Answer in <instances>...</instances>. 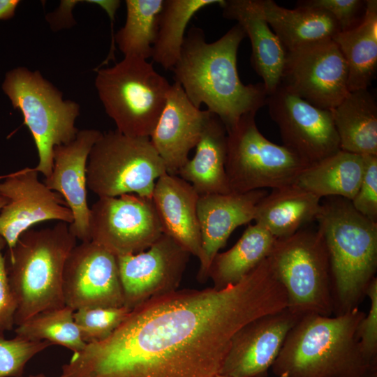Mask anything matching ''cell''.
<instances>
[{
  "instance_id": "6da1fadb",
  "label": "cell",
  "mask_w": 377,
  "mask_h": 377,
  "mask_svg": "<svg viewBox=\"0 0 377 377\" xmlns=\"http://www.w3.org/2000/svg\"><path fill=\"white\" fill-rule=\"evenodd\" d=\"M287 306L266 258L225 288L176 289L138 304L106 339L73 353L59 377H215L242 327Z\"/></svg>"
},
{
  "instance_id": "7a4b0ae2",
  "label": "cell",
  "mask_w": 377,
  "mask_h": 377,
  "mask_svg": "<svg viewBox=\"0 0 377 377\" xmlns=\"http://www.w3.org/2000/svg\"><path fill=\"white\" fill-rule=\"evenodd\" d=\"M245 36L236 24L217 40L207 43L204 31L191 27L172 69L175 82L189 101L198 108L205 104L227 131L243 115L256 114L266 105L268 96L262 82L244 84L239 77L237 51Z\"/></svg>"
},
{
  "instance_id": "3957f363",
  "label": "cell",
  "mask_w": 377,
  "mask_h": 377,
  "mask_svg": "<svg viewBox=\"0 0 377 377\" xmlns=\"http://www.w3.org/2000/svg\"><path fill=\"white\" fill-rule=\"evenodd\" d=\"M366 313L355 308L334 317L302 316L272 366L277 377H376V362L362 353L357 329Z\"/></svg>"
},
{
  "instance_id": "277c9868",
  "label": "cell",
  "mask_w": 377,
  "mask_h": 377,
  "mask_svg": "<svg viewBox=\"0 0 377 377\" xmlns=\"http://www.w3.org/2000/svg\"><path fill=\"white\" fill-rule=\"evenodd\" d=\"M316 220L328 251L334 313L338 316L358 308L376 277L377 222L339 197L321 204Z\"/></svg>"
},
{
  "instance_id": "5b68a950",
  "label": "cell",
  "mask_w": 377,
  "mask_h": 377,
  "mask_svg": "<svg viewBox=\"0 0 377 377\" xmlns=\"http://www.w3.org/2000/svg\"><path fill=\"white\" fill-rule=\"evenodd\" d=\"M69 224L58 222L40 230L29 229L4 256L10 288L17 300L15 325L33 316L65 305L62 293L66 260L77 245Z\"/></svg>"
},
{
  "instance_id": "8992f818",
  "label": "cell",
  "mask_w": 377,
  "mask_h": 377,
  "mask_svg": "<svg viewBox=\"0 0 377 377\" xmlns=\"http://www.w3.org/2000/svg\"><path fill=\"white\" fill-rule=\"evenodd\" d=\"M95 87L117 131L150 138L170 84L147 60L126 57L113 66L97 70Z\"/></svg>"
},
{
  "instance_id": "52a82bcc",
  "label": "cell",
  "mask_w": 377,
  "mask_h": 377,
  "mask_svg": "<svg viewBox=\"0 0 377 377\" xmlns=\"http://www.w3.org/2000/svg\"><path fill=\"white\" fill-rule=\"evenodd\" d=\"M15 109L19 110L34 140L38 163L33 168L48 177L52 171L54 149L75 139L80 106L64 100L62 92L38 71L19 67L6 73L2 84Z\"/></svg>"
},
{
  "instance_id": "ba28073f",
  "label": "cell",
  "mask_w": 377,
  "mask_h": 377,
  "mask_svg": "<svg viewBox=\"0 0 377 377\" xmlns=\"http://www.w3.org/2000/svg\"><path fill=\"white\" fill-rule=\"evenodd\" d=\"M268 258L290 311L300 316L334 313L330 258L318 230L300 229L276 239Z\"/></svg>"
},
{
  "instance_id": "9c48e42d",
  "label": "cell",
  "mask_w": 377,
  "mask_h": 377,
  "mask_svg": "<svg viewBox=\"0 0 377 377\" xmlns=\"http://www.w3.org/2000/svg\"><path fill=\"white\" fill-rule=\"evenodd\" d=\"M165 172L149 138L109 131L102 133L89 153L87 184L98 198L136 194L151 198L156 180Z\"/></svg>"
},
{
  "instance_id": "30bf717a",
  "label": "cell",
  "mask_w": 377,
  "mask_h": 377,
  "mask_svg": "<svg viewBox=\"0 0 377 377\" xmlns=\"http://www.w3.org/2000/svg\"><path fill=\"white\" fill-rule=\"evenodd\" d=\"M256 113L243 115L227 131L226 172L232 193L272 189L295 184L309 165L285 146L259 131Z\"/></svg>"
},
{
  "instance_id": "8fae6325",
  "label": "cell",
  "mask_w": 377,
  "mask_h": 377,
  "mask_svg": "<svg viewBox=\"0 0 377 377\" xmlns=\"http://www.w3.org/2000/svg\"><path fill=\"white\" fill-rule=\"evenodd\" d=\"M163 234L152 198H98L90 207L91 241L116 257L147 250Z\"/></svg>"
},
{
  "instance_id": "7c38bea8",
  "label": "cell",
  "mask_w": 377,
  "mask_h": 377,
  "mask_svg": "<svg viewBox=\"0 0 377 377\" xmlns=\"http://www.w3.org/2000/svg\"><path fill=\"white\" fill-rule=\"evenodd\" d=\"M280 85L309 103L330 110L350 92L346 61L332 38L288 51Z\"/></svg>"
},
{
  "instance_id": "4fadbf2b",
  "label": "cell",
  "mask_w": 377,
  "mask_h": 377,
  "mask_svg": "<svg viewBox=\"0 0 377 377\" xmlns=\"http://www.w3.org/2000/svg\"><path fill=\"white\" fill-rule=\"evenodd\" d=\"M266 105L283 145L309 165L341 150L330 110L309 103L281 85L267 96Z\"/></svg>"
},
{
  "instance_id": "5bb4252c",
  "label": "cell",
  "mask_w": 377,
  "mask_h": 377,
  "mask_svg": "<svg viewBox=\"0 0 377 377\" xmlns=\"http://www.w3.org/2000/svg\"><path fill=\"white\" fill-rule=\"evenodd\" d=\"M33 168L0 177V195L6 204L0 212V237L12 249L34 225L57 221L71 224L73 216L62 196L40 182Z\"/></svg>"
},
{
  "instance_id": "9a60e30c",
  "label": "cell",
  "mask_w": 377,
  "mask_h": 377,
  "mask_svg": "<svg viewBox=\"0 0 377 377\" xmlns=\"http://www.w3.org/2000/svg\"><path fill=\"white\" fill-rule=\"evenodd\" d=\"M62 293L74 311L124 306L117 257L91 241L76 245L64 265Z\"/></svg>"
},
{
  "instance_id": "2e32d148",
  "label": "cell",
  "mask_w": 377,
  "mask_h": 377,
  "mask_svg": "<svg viewBox=\"0 0 377 377\" xmlns=\"http://www.w3.org/2000/svg\"><path fill=\"white\" fill-rule=\"evenodd\" d=\"M191 256L162 234L147 250L117 256L124 306L131 310L151 297L178 289Z\"/></svg>"
},
{
  "instance_id": "e0dca14e",
  "label": "cell",
  "mask_w": 377,
  "mask_h": 377,
  "mask_svg": "<svg viewBox=\"0 0 377 377\" xmlns=\"http://www.w3.org/2000/svg\"><path fill=\"white\" fill-rule=\"evenodd\" d=\"M301 317L286 307L242 327L231 340L219 374L230 377L266 376L288 333Z\"/></svg>"
},
{
  "instance_id": "ac0fdd59",
  "label": "cell",
  "mask_w": 377,
  "mask_h": 377,
  "mask_svg": "<svg viewBox=\"0 0 377 377\" xmlns=\"http://www.w3.org/2000/svg\"><path fill=\"white\" fill-rule=\"evenodd\" d=\"M102 132L96 129L79 131L71 142L54 149L51 175L43 183L64 199L73 216L69 230L82 242H90V207L87 202V165L89 153Z\"/></svg>"
},
{
  "instance_id": "d6986e66",
  "label": "cell",
  "mask_w": 377,
  "mask_h": 377,
  "mask_svg": "<svg viewBox=\"0 0 377 377\" xmlns=\"http://www.w3.org/2000/svg\"><path fill=\"white\" fill-rule=\"evenodd\" d=\"M263 189L246 193L207 194L199 196L197 214L201 235V253L197 279H209L212 262L230 235L239 226L254 220L259 202L267 195Z\"/></svg>"
},
{
  "instance_id": "ffe728a7",
  "label": "cell",
  "mask_w": 377,
  "mask_h": 377,
  "mask_svg": "<svg viewBox=\"0 0 377 377\" xmlns=\"http://www.w3.org/2000/svg\"><path fill=\"white\" fill-rule=\"evenodd\" d=\"M210 112L196 108L181 85L170 84L164 108L150 140L162 158L166 172L177 175L200 140Z\"/></svg>"
},
{
  "instance_id": "44dd1931",
  "label": "cell",
  "mask_w": 377,
  "mask_h": 377,
  "mask_svg": "<svg viewBox=\"0 0 377 377\" xmlns=\"http://www.w3.org/2000/svg\"><path fill=\"white\" fill-rule=\"evenodd\" d=\"M223 16L235 20L251 44V64L267 95L281 84L286 50L267 23L257 0H223Z\"/></svg>"
},
{
  "instance_id": "7402d4cb",
  "label": "cell",
  "mask_w": 377,
  "mask_h": 377,
  "mask_svg": "<svg viewBox=\"0 0 377 377\" xmlns=\"http://www.w3.org/2000/svg\"><path fill=\"white\" fill-rule=\"evenodd\" d=\"M199 196L190 183L165 172L156 180L151 198L163 234L198 258L201 253L197 214Z\"/></svg>"
},
{
  "instance_id": "603a6c76",
  "label": "cell",
  "mask_w": 377,
  "mask_h": 377,
  "mask_svg": "<svg viewBox=\"0 0 377 377\" xmlns=\"http://www.w3.org/2000/svg\"><path fill=\"white\" fill-rule=\"evenodd\" d=\"M227 130L218 116L210 112L195 154L178 171L199 195L231 193L226 172Z\"/></svg>"
},
{
  "instance_id": "cb8c5ba5",
  "label": "cell",
  "mask_w": 377,
  "mask_h": 377,
  "mask_svg": "<svg viewBox=\"0 0 377 377\" xmlns=\"http://www.w3.org/2000/svg\"><path fill=\"white\" fill-rule=\"evenodd\" d=\"M320 200L295 184L274 188L258 204L254 220L276 239L286 237L316 219Z\"/></svg>"
},
{
  "instance_id": "d4e9b609",
  "label": "cell",
  "mask_w": 377,
  "mask_h": 377,
  "mask_svg": "<svg viewBox=\"0 0 377 377\" xmlns=\"http://www.w3.org/2000/svg\"><path fill=\"white\" fill-rule=\"evenodd\" d=\"M257 1L286 52L332 38L340 31L336 20L325 10L304 7L289 9L272 0Z\"/></svg>"
},
{
  "instance_id": "484cf974",
  "label": "cell",
  "mask_w": 377,
  "mask_h": 377,
  "mask_svg": "<svg viewBox=\"0 0 377 377\" xmlns=\"http://www.w3.org/2000/svg\"><path fill=\"white\" fill-rule=\"evenodd\" d=\"M330 111L341 150L377 155V104L368 89L350 91Z\"/></svg>"
},
{
  "instance_id": "4316f807",
  "label": "cell",
  "mask_w": 377,
  "mask_h": 377,
  "mask_svg": "<svg viewBox=\"0 0 377 377\" xmlns=\"http://www.w3.org/2000/svg\"><path fill=\"white\" fill-rule=\"evenodd\" d=\"M364 170V156L339 150L308 165L295 184L319 198L335 196L351 201L359 189Z\"/></svg>"
},
{
  "instance_id": "83f0119b",
  "label": "cell",
  "mask_w": 377,
  "mask_h": 377,
  "mask_svg": "<svg viewBox=\"0 0 377 377\" xmlns=\"http://www.w3.org/2000/svg\"><path fill=\"white\" fill-rule=\"evenodd\" d=\"M332 39L346 61L349 91L367 89L377 69V1L366 0L362 22L353 29L339 31Z\"/></svg>"
},
{
  "instance_id": "f1b7e54d",
  "label": "cell",
  "mask_w": 377,
  "mask_h": 377,
  "mask_svg": "<svg viewBox=\"0 0 377 377\" xmlns=\"http://www.w3.org/2000/svg\"><path fill=\"white\" fill-rule=\"evenodd\" d=\"M276 238L258 223L250 225L229 250L218 253L209 269L216 289L236 284L269 256Z\"/></svg>"
},
{
  "instance_id": "f546056e",
  "label": "cell",
  "mask_w": 377,
  "mask_h": 377,
  "mask_svg": "<svg viewBox=\"0 0 377 377\" xmlns=\"http://www.w3.org/2000/svg\"><path fill=\"white\" fill-rule=\"evenodd\" d=\"M223 0H163L158 15L151 58L165 70L179 59L185 30L194 15L206 6H221Z\"/></svg>"
},
{
  "instance_id": "4dcf8cb0",
  "label": "cell",
  "mask_w": 377,
  "mask_h": 377,
  "mask_svg": "<svg viewBox=\"0 0 377 377\" xmlns=\"http://www.w3.org/2000/svg\"><path fill=\"white\" fill-rule=\"evenodd\" d=\"M126 17L114 40L126 57H151L163 0H126Z\"/></svg>"
},
{
  "instance_id": "1f68e13d",
  "label": "cell",
  "mask_w": 377,
  "mask_h": 377,
  "mask_svg": "<svg viewBox=\"0 0 377 377\" xmlns=\"http://www.w3.org/2000/svg\"><path fill=\"white\" fill-rule=\"evenodd\" d=\"M73 313L67 306L41 311L17 325L15 333L27 340L48 341L78 352L87 343L75 323Z\"/></svg>"
},
{
  "instance_id": "d6a6232c",
  "label": "cell",
  "mask_w": 377,
  "mask_h": 377,
  "mask_svg": "<svg viewBox=\"0 0 377 377\" xmlns=\"http://www.w3.org/2000/svg\"><path fill=\"white\" fill-rule=\"evenodd\" d=\"M130 311L125 306L81 309L74 311L73 319L82 340L90 343L109 337Z\"/></svg>"
},
{
  "instance_id": "836d02e7",
  "label": "cell",
  "mask_w": 377,
  "mask_h": 377,
  "mask_svg": "<svg viewBox=\"0 0 377 377\" xmlns=\"http://www.w3.org/2000/svg\"><path fill=\"white\" fill-rule=\"evenodd\" d=\"M52 345L48 341H30L17 336L7 339L0 332V377H22L27 363Z\"/></svg>"
},
{
  "instance_id": "e575fe53",
  "label": "cell",
  "mask_w": 377,
  "mask_h": 377,
  "mask_svg": "<svg viewBox=\"0 0 377 377\" xmlns=\"http://www.w3.org/2000/svg\"><path fill=\"white\" fill-rule=\"evenodd\" d=\"M297 7L326 11L336 20L342 31L353 29L362 22L366 0H302L297 2Z\"/></svg>"
},
{
  "instance_id": "d590c367",
  "label": "cell",
  "mask_w": 377,
  "mask_h": 377,
  "mask_svg": "<svg viewBox=\"0 0 377 377\" xmlns=\"http://www.w3.org/2000/svg\"><path fill=\"white\" fill-rule=\"evenodd\" d=\"M365 170L359 189L350 201L359 213L377 222V155H365Z\"/></svg>"
},
{
  "instance_id": "8d00e7d4",
  "label": "cell",
  "mask_w": 377,
  "mask_h": 377,
  "mask_svg": "<svg viewBox=\"0 0 377 377\" xmlns=\"http://www.w3.org/2000/svg\"><path fill=\"white\" fill-rule=\"evenodd\" d=\"M370 300L369 313L360 321L357 329V337L364 356L376 362L377 355V279L375 277L367 290Z\"/></svg>"
},
{
  "instance_id": "74e56055",
  "label": "cell",
  "mask_w": 377,
  "mask_h": 377,
  "mask_svg": "<svg viewBox=\"0 0 377 377\" xmlns=\"http://www.w3.org/2000/svg\"><path fill=\"white\" fill-rule=\"evenodd\" d=\"M6 241L0 237V332L11 330L15 325L17 304L8 282L5 256Z\"/></svg>"
},
{
  "instance_id": "f35d334b",
  "label": "cell",
  "mask_w": 377,
  "mask_h": 377,
  "mask_svg": "<svg viewBox=\"0 0 377 377\" xmlns=\"http://www.w3.org/2000/svg\"><path fill=\"white\" fill-rule=\"evenodd\" d=\"M20 2L18 0H0V20L12 18Z\"/></svg>"
},
{
  "instance_id": "ab89813d",
  "label": "cell",
  "mask_w": 377,
  "mask_h": 377,
  "mask_svg": "<svg viewBox=\"0 0 377 377\" xmlns=\"http://www.w3.org/2000/svg\"><path fill=\"white\" fill-rule=\"evenodd\" d=\"M6 199L3 196L0 195V212L1 209L4 207V205L6 204Z\"/></svg>"
},
{
  "instance_id": "60d3db41",
  "label": "cell",
  "mask_w": 377,
  "mask_h": 377,
  "mask_svg": "<svg viewBox=\"0 0 377 377\" xmlns=\"http://www.w3.org/2000/svg\"><path fill=\"white\" fill-rule=\"evenodd\" d=\"M29 377H45V376L43 374L40 373L36 375H30L29 376Z\"/></svg>"
},
{
  "instance_id": "b9f144b4",
  "label": "cell",
  "mask_w": 377,
  "mask_h": 377,
  "mask_svg": "<svg viewBox=\"0 0 377 377\" xmlns=\"http://www.w3.org/2000/svg\"><path fill=\"white\" fill-rule=\"evenodd\" d=\"M215 377H230V376L222 375V374H217Z\"/></svg>"
}]
</instances>
